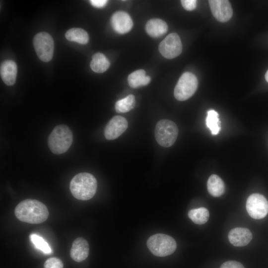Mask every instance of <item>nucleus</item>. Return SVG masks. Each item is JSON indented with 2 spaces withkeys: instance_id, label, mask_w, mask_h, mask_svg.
<instances>
[{
  "instance_id": "obj_1",
  "label": "nucleus",
  "mask_w": 268,
  "mask_h": 268,
  "mask_svg": "<svg viewBox=\"0 0 268 268\" xmlns=\"http://www.w3.org/2000/svg\"><path fill=\"white\" fill-rule=\"evenodd\" d=\"M14 214L22 222L39 224L47 220L49 211L42 202L36 200L26 199L17 205L14 209Z\"/></svg>"
},
{
  "instance_id": "obj_2",
  "label": "nucleus",
  "mask_w": 268,
  "mask_h": 268,
  "mask_svg": "<svg viewBox=\"0 0 268 268\" xmlns=\"http://www.w3.org/2000/svg\"><path fill=\"white\" fill-rule=\"evenodd\" d=\"M97 183L94 176L88 173L76 174L71 179L69 189L76 199L86 201L91 199L95 194Z\"/></svg>"
},
{
  "instance_id": "obj_3",
  "label": "nucleus",
  "mask_w": 268,
  "mask_h": 268,
  "mask_svg": "<svg viewBox=\"0 0 268 268\" xmlns=\"http://www.w3.org/2000/svg\"><path fill=\"white\" fill-rule=\"evenodd\" d=\"M73 135L69 128L65 125L57 126L48 138V145L51 151L57 154L66 152L70 147Z\"/></svg>"
},
{
  "instance_id": "obj_4",
  "label": "nucleus",
  "mask_w": 268,
  "mask_h": 268,
  "mask_svg": "<svg viewBox=\"0 0 268 268\" xmlns=\"http://www.w3.org/2000/svg\"><path fill=\"white\" fill-rule=\"evenodd\" d=\"M147 246L152 254L157 257H165L173 253L177 244L172 237L164 234H156L147 241Z\"/></svg>"
},
{
  "instance_id": "obj_5",
  "label": "nucleus",
  "mask_w": 268,
  "mask_h": 268,
  "mask_svg": "<svg viewBox=\"0 0 268 268\" xmlns=\"http://www.w3.org/2000/svg\"><path fill=\"white\" fill-rule=\"evenodd\" d=\"M154 134L158 143L163 147H168L176 141L178 134V129L174 122L163 119L156 124Z\"/></svg>"
},
{
  "instance_id": "obj_6",
  "label": "nucleus",
  "mask_w": 268,
  "mask_h": 268,
  "mask_svg": "<svg viewBox=\"0 0 268 268\" xmlns=\"http://www.w3.org/2000/svg\"><path fill=\"white\" fill-rule=\"evenodd\" d=\"M198 86V80L196 76L190 72H184L175 87L174 97L179 101L186 100L194 95Z\"/></svg>"
},
{
  "instance_id": "obj_7",
  "label": "nucleus",
  "mask_w": 268,
  "mask_h": 268,
  "mask_svg": "<svg viewBox=\"0 0 268 268\" xmlns=\"http://www.w3.org/2000/svg\"><path fill=\"white\" fill-rule=\"evenodd\" d=\"M33 45L38 58L42 61H50L53 56L54 43L49 33L42 32L36 34L33 40Z\"/></svg>"
},
{
  "instance_id": "obj_8",
  "label": "nucleus",
  "mask_w": 268,
  "mask_h": 268,
  "mask_svg": "<svg viewBox=\"0 0 268 268\" xmlns=\"http://www.w3.org/2000/svg\"><path fill=\"white\" fill-rule=\"evenodd\" d=\"M246 209L249 215L256 219L264 218L268 213V201L260 194H253L247 199Z\"/></svg>"
},
{
  "instance_id": "obj_9",
  "label": "nucleus",
  "mask_w": 268,
  "mask_h": 268,
  "mask_svg": "<svg viewBox=\"0 0 268 268\" xmlns=\"http://www.w3.org/2000/svg\"><path fill=\"white\" fill-rule=\"evenodd\" d=\"M158 50L166 59H171L177 57L182 51L180 37L175 33L169 34L159 44Z\"/></svg>"
},
{
  "instance_id": "obj_10",
  "label": "nucleus",
  "mask_w": 268,
  "mask_h": 268,
  "mask_svg": "<svg viewBox=\"0 0 268 268\" xmlns=\"http://www.w3.org/2000/svg\"><path fill=\"white\" fill-rule=\"evenodd\" d=\"M128 123L121 116L113 117L107 124L104 129V135L108 140H113L120 136L128 128Z\"/></svg>"
},
{
  "instance_id": "obj_11",
  "label": "nucleus",
  "mask_w": 268,
  "mask_h": 268,
  "mask_svg": "<svg viewBox=\"0 0 268 268\" xmlns=\"http://www.w3.org/2000/svg\"><path fill=\"white\" fill-rule=\"evenodd\" d=\"M213 16L220 22H226L232 16L233 10L230 2L227 0H208Z\"/></svg>"
},
{
  "instance_id": "obj_12",
  "label": "nucleus",
  "mask_w": 268,
  "mask_h": 268,
  "mask_svg": "<svg viewBox=\"0 0 268 268\" xmlns=\"http://www.w3.org/2000/svg\"><path fill=\"white\" fill-rule=\"evenodd\" d=\"M111 22L113 29L119 34L128 33L133 26L130 16L123 11L115 12L111 17Z\"/></svg>"
},
{
  "instance_id": "obj_13",
  "label": "nucleus",
  "mask_w": 268,
  "mask_h": 268,
  "mask_svg": "<svg viewBox=\"0 0 268 268\" xmlns=\"http://www.w3.org/2000/svg\"><path fill=\"white\" fill-rule=\"evenodd\" d=\"M228 236L230 243L236 247L247 245L250 243L253 237L250 230L243 227L232 229L229 231Z\"/></svg>"
},
{
  "instance_id": "obj_14",
  "label": "nucleus",
  "mask_w": 268,
  "mask_h": 268,
  "mask_svg": "<svg viewBox=\"0 0 268 268\" xmlns=\"http://www.w3.org/2000/svg\"><path fill=\"white\" fill-rule=\"evenodd\" d=\"M89 252V248L87 241L83 238L78 237L72 243L70 256L74 261L81 262L87 258Z\"/></svg>"
},
{
  "instance_id": "obj_15",
  "label": "nucleus",
  "mask_w": 268,
  "mask_h": 268,
  "mask_svg": "<svg viewBox=\"0 0 268 268\" xmlns=\"http://www.w3.org/2000/svg\"><path fill=\"white\" fill-rule=\"evenodd\" d=\"M17 72V65L13 61L6 60L1 64L0 76L2 81L7 85L11 86L15 83Z\"/></svg>"
},
{
  "instance_id": "obj_16",
  "label": "nucleus",
  "mask_w": 268,
  "mask_h": 268,
  "mask_svg": "<svg viewBox=\"0 0 268 268\" xmlns=\"http://www.w3.org/2000/svg\"><path fill=\"white\" fill-rule=\"evenodd\" d=\"M168 25L163 20L154 18L147 21L145 25L147 33L152 37H159L167 31Z\"/></svg>"
},
{
  "instance_id": "obj_17",
  "label": "nucleus",
  "mask_w": 268,
  "mask_h": 268,
  "mask_svg": "<svg viewBox=\"0 0 268 268\" xmlns=\"http://www.w3.org/2000/svg\"><path fill=\"white\" fill-rule=\"evenodd\" d=\"M207 188L209 193L215 197L221 196L225 191V185L223 180L217 175H211L207 182Z\"/></svg>"
},
{
  "instance_id": "obj_18",
  "label": "nucleus",
  "mask_w": 268,
  "mask_h": 268,
  "mask_svg": "<svg viewBox=\"0 0 268 268\" xmlns=\"http://www.w3.org/2000/svg\"><path fill=\"white\" fill-rule=\"evenodd\" d=\"M128 81L131 87L138 88L147 85L150 81V77L145 75L144 70L138 69L129 75Z\"/></svg>"
},
{
  "instance_id": "obj_19",
  "label": "nucleus",
  "mask_w": 268,
  "mask_h": 268,
  "mask_svg": "<svg viewBox=\"0 0 268 268\" xmlns=\"http://www.w3.org/2000/svg\"><path fill=\"white\" fill-rule=\"evenodd\" d=\"M110 62L105 56L100 53L93 55L90 64L91 69L97 73H102L110 67Z\"/></svg>"
},
{
  "instance_id": "obj_20",
  "label": "nucleus",
  "mask_w": 268,
  "mask_h": 268,
  "mask_svg": "<svg viewBox=\"0 0 268 268\" xmlns=\"http://www.w3.org/2000/svg\"><path fill=\"white\" fill-rule=\"evenodd\" d=\"M65 37L68 41L81 44H86L89 41L87 32L79 28H72L68 30L65 34Z\"/></svg>"
},
{
  "instance_id": "obj_21",
  "label": "nucleus",
  "mask_w": 268,
  "mask_h": 268,
  "mask_svg": "<svg viewBox=\"0 0 268 268\" xmlns=\"http://www.w3.org/2000/svg\"><path fill=\"white\" fill-rule=\"evenodd\" d=\"M189 217L197 224H203L208 220L209 214L205 207H200L190 210L188 212Z\"/></svg>"
},
{
  "instance_id": "obj_22",
  "label": "nucleus",
  "mask_w": 268,
  "mask_h": 268,
  "mask_svg": "<svg viewBox=\"0 0 268 268\" xmlns=\"http://www.w3.org/2000/svg\"><path fill=\"white\" fill-rule=\"evenodd\" d=\"M206 127L210 130L213 135H216L220 130V121L218 113L214 110L207 111L205 119Z\"/></svg>"
},
{
  "instance_id": "obj_23",
  "label": "nucleus",
  "mask_w": 268,
  "mask_h": 268,
  "mask_svg": "<svg viewBox=\"0 0 268 268\" xmlns=\"http://www.w3.org/2000/svg\"><path fill=\"white\" fill-rule=\"evenodd\" d=\"M135 105V97L130 94L123 99L116 102L115 105V110L119 113H126L133 109Z\"/></svg>"
},
{
  "instance_id": "obj_24",
  "label": "nucleus",
  "mask_w": 268,
  "mask_h": 268,
  "mask_svg": "<svg viewBox=\"0 0 268 268\" xmlns=\"http://www.w3.org/2000/svg\"><path fill=\"white\" fill-rule=\"evenodd\" d=\"M29 238L37 249L46 254L51 253L52 250L50 247L42 237L35 234H31L30 235Z\"/></svg>"
},
{
  "instance_id": "obj_25",
  "label": "nucleus",
  "mask_w": 268,
  "mask_h": 268,
  "mask_svg": "<svg viewBox=\"0 0 268 268\" xmlns=\"http://www.w3.org/2000/svg\"><path fill=\"white\" fill-rule=\"evenodd\" d=\"M62 261L56 257L48 259L44 263V268H63Z\"/></svg>"
},
{
  "instance_id": "obj_26",
  "label": "nucleus",
  "mask_w": 268,
  "mask_h": 268,
  "mask_svg": "<svg viewBox=\"0 0 268 268\" xmlns=\"http://www.w3.org/2000/svg\"><path fill=\"white\" fill-rule=\"evenodd\" d=\"M181 2L183 7L187 10H193L197 6V0H182Z\"/></svg>"
},
{
  "instance_id": "obj_27",
  "label": "nucleus",
  "mask_w": 268,
  "mask_h": 268,
  "mask_svg": "<svg viewBox=\"0 0 268 268\" xmlns=\"http://www.w3.org/2000/svg\"><path fill=\"white\" fill-rule=\"evenodd\" d=\"M220 268H245L243 265L240 262L235 261H229L224 262L220 267Z\"/></svg>"
},
{
  "instance_id": "obj_28",
  "label": "nucleus",
  "mask_w": 268,
  "mask_h": 268,
  "mask_svg": "<svg viewBox=\"0 0 268 268\" xmlns=\"http://www.w3.org/2000/svg\"><path fill=\"white\" fill-rule=\"evenodd\" d=\"M108 0H91L90 3L94 7L97 8H101L104 7L107 3Z\"/></svg>"
},
{
  "instance_id": "obj_29",
  "label": "nucleus",
  "mask_w": 268,
  "mask_h": 268,
  "mask_svg": "<svg viewBox=\"0 0 268 268\" xmlns=\"http://www.w3.org/2000/svg\"><path fill=\"white\" fill-rule=\"evenodd\" d=\"M265 78L266 81L268 82V70L267 71L265 74Z\"/></svg>"
}]
</instances>
